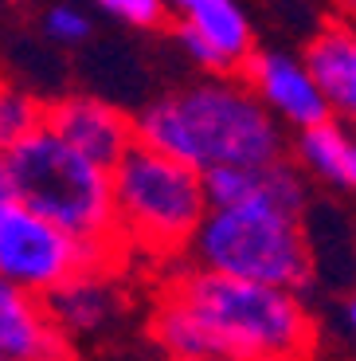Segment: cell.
Listing matches in <instances>:
<instances>
[{"label":"cell","instance_id":"1","mask_svg":"<svg viewBox=\"0 0 356 361\" xmlns=\"http://www.w3.org/2000/svg\"><path fill=\"white\" fill-rule=\"evenodd\" d=\"M149 334L169 357L310 361L317 318L302 290L184 263L160 290Z\"/></svg>","mask_w":356,"mask_h":361},{"label":"cell","instance_id":"2","mask_svg":"<svg viewBox=\"0 0 356 361\" xmlns=\"http://www.w3.org/2000/svg\"><path fill=\"white\" fill-rule=\"evenodd\" d=\"M137 142L196 165H267L286 157V126L243 75H212L169 90L134 114Z\"/></svg>","mask_w":356,"mask_h":361},{"label":"cell","instance_id":"3","mask_svg":"<svg viewBox=\"0 0 356 361\" xmlns=\"http://www.w3.org/2000/svg\"><path fill=\"white\" fill-rule=\"evenodd\" d=\"M8 173L12 197L36 208L39 216L67 228L106 259L125 252L110 165L75 149L51 126H39L8 149Z\"/></svg>","mask_w":356,"mask_h":361},{"label":"cell","instance_id":"4","mask_svg":"<svg viewBox=\"0 0 356 361\" xmlns=\"http://www.w3.org/2000/svg\"><path fill=\"white\" fill-rule=\"evenodd\" d=\"M114 200L125 247L153 259L188 255L192 235L212 212L204 173L145 142H134L114 165Z\"/></svg>","mask_w":356,"mask_h":361},{"label":"cell","instance_id":"5","mask_svg":"<svg viewBox=\"0 0 356 361\" xmlns=\"http://www.w3.org/2000/svg\"><path fill=\"white\" fill-rule=\"evenodd\" d=\"M184 259L290 290H310L313 283V247L302 212H290L270 200L212 208L200 232L192 235Z\"/></svg>","mask_w":356,"mask_h":361},{"label":"cell","instance_id":"6","mask_svg":"<svg viewBox=\"0 0 356 361\" xmlns=\"http://www.w3.org/2000/svg\"><path fill=\"white\" fill-rule=\"evenodd\" d=\"M87 267H106V255L51 224L24 200H0V275L32 295H51Z\"/></svg>","mask_w":356,"mask_h":361},{"label":"cell","instance_id":"7","mask_svg":"<svg viewBox=\"0 0 356 361\" xmlns=\"http://www.w3.org/2000/svg\"><path fill=\"white\" fill-rule=\"evenodd\" d=\"M239 75L250 82L258 99L270 106V114L282 122L286 130H310L317 122L337 118L329 94L321 90V82L313 79L305 55L274 51V47H255L247 55V63L239 67Z\"/></svg>","mask_w":356,"mask_h":361},{"label":"cell","instance_id":"8","mask_svg":"<svg viewBox=\"0 0 356 361\" xmlns=\"http://www.w3.org/2000/svg\"><path fill=\"white\" fill-rule=\"evenodd\" d=\"M44 126H51L75 149H82L87 157L110 165V169L137 142L134 114H125L122 106H114L106 99H94V94H63V99L47 102Z\"/></svg>","mask_w":356,"mask_h":361},{"label":"cell","instance_id":"9","mask_svg":"<svg viewBox=\"0 0 356 361\" xmlns=\"http://www.w3.org/2000/svg\"><path fill=\"white\" fill-rule=\"evenodd\" d=\"M0 350L16 361L71 357L67 334L51 322L44 295L16 287L4 275H0Z\"/></svg>","mask_w":356,"mask_h":361},{"label":"cell","instance_id":"10","mask_svg":"<svg viewBox=\"0 0 356 361\" xmlns=\"http://www.w3.org/2000/svg\"><path fill=\"white\" fill-rule=\"evenodd\" d=\"M305 63H310L313 79L321 82V90L329 94L337 118H345L356 110V16L329 20L317 36L305 44Z\"/></svg>","mask_w":356,"mask_h":361},{"label":"cell","instance_id":"11","mask_svg":"<svg viewBox=\"0 0 356 361\" xmlns=\"http://www.w3.org/2000/svg\"><path fill=\"white\" fill-rule=\"evenodd\" d=\"M44 302H47L51 322L67 338L94 334V330H102L117 314V290L106 279V267H87L79 275H71L51 295H44Z\"/></svg>","mask_w":356,"mask_h":361},{"label":"cell","instance_id":"12","mask_svg":"<svg viewBox=\"0 0 356 361\" xmlns=\"http://www.w3.org/2000/svg\"><path fill=\"white\" fill-rule=\"evenodd\" d=\"M180 24L196 32L215 55L227 75H239L247 55L255 51V32H250L247 12L235 0H177Z\"/></svg>","mask_w":356,"mask_h":361},{"label":"cell","instance_id":"13","mask_svg":"<svg viewBox=\"0 0 356 361\" xmlns=\"http://www.w3.org/2000/svg\"><path fill=\"white\" fill-rule=\"evenodd\" d=\"M348 149H352V134L341 126V118H329L310 130H298L290 157L305 169V177L325 180V185H345Z\"/></svg>","mask_w":356,"mask_h":361},{"label":"cell","instance_id":"14","mask_svg":"<svg viewBox=\"0 0 356 361\" xmlns=\"http://www.w3.org/2000/svg\"><path fill=\"white\" fill-rule=\"evenodd\" d=\"M47 102H39L32 90L16 87L12 79L0 75V149H12L16 142H24L32 130L44 126Z\"/></svg>","mask_w":356,"mask_h":361},{"label":"cell","instance_id":"15","mask_svg":"<svg viewBox=\"0 0 356 361\" xmlns=\"http://www.w3.org/2000/svg\"><path fill=\"white\" fill-rule=\"evenodd\" d=\"M204 185H208L212 208L243 204V200H267V165H215V169L204 173Z\"/></svg>","mask_w":356,"mask_h":361},{"label":"cell","instance_id":"16","mask_svg":"<svg viewBox=\"0 0 356 361\" xmlns=\"http://www.w3.org/2000/svg\"><path fill=\"white\" fill-rule=\"evenodd\" d=\"M98 4L110 12V16L122 20V24L141 27V32L165 27L169 16H172V8H177V4H169V0H98Z\"/></svg>","mask_w":356,"mask_h":361},{"label":"cell","instance_id":"17","mask_svg":"<svg viewBox=\"0 0 356 361\" xmlns=\"http://www.w3.org/2000/svg\"><path fill=\"white\" fill-rule=\"evenodd\" d=\"M44 36L59 47H79L90 39V16L75 4H55L44 12Z\"/></svg>","mask_w":356,"mask_h":361},{"label":"cell","instance_id":"18","mask_svg":"<svg viewBox=\"0 0 356 361\" xmlns=\"http://www.w3.org/2000/svg\"><path fill=\"white\" fill-rule=\"evenodd\" d=\"M12 197V173H8V149H0V200Z\"/></svg>","mask_w":356,"mask_h":361},{"label":"cell","instance_id":"19","mask_svg":"<svg viewBox=\"0 0 356 361\" xmlns=\"http://www.w3.org/2000/svg\"><path fill=\"white\" fill-rule=\"evenodd\" d=\"M345 189L356 192V134H352V149H348V165H345Z\"/></svg>","mask_w":356,"mask_h":361},{"label":"cell","instance_id":"20","mask_svg":"<svg viewBox=\"0 0 356 361\" xmlns=\"http://www.w3.org/2000/svg\"><path fill=\"white\" fill-rule=\"evenodd\" d=\"M341 314H345V326L356 334V295H348V298H345V310H341Z\"/></svg>","mask_w":356,"mask_h":361},{"label":"cell","instance_id":"21","mask_svg":"<svg viewBox=\"0 0 356 361\" xmlns=\"http://www.w3.org/2000/svg\"><path fill=\"white\" fill-rule=\"evenodd\" d=\"M169 361H227V357H169Z\"/></svg>","mask_w":356,"mask_h":361},{"label":"cell","instance_id":"22","mask_svg":"<svg viewBox=\"0 0 356 361\" xmlns=\"http://www.w3.org/2000/svg\"><path fill=\"white\" fill-rule=\"evenodd\" d=\"M36 361H71V357H36Z\"/></svg>","mask_w":356,"mask_h":361},{"label":"cell","instance_id":"23","mask_svg":"<svg viewBox=\"0 0 356 361\" xmlns=\"http://www.w3.org/2000/svg\"><path fill=\"white\" fill-rule=\"evenodd\" d=\"M345 4H348V12H352V16H356V0H345Z\"/></svg>","mask_w":356,"mask_h":361},{"label":"cell","instance_id":"24","mask_svg":"<svg viewBox=\"0 0 356 361\" xmlns=\"http://www.w3.org/2000/svg\"><path fill=\"white\" fill-rule=\"evenodd\" d=\"M348 126H352V130H356V110H352V114H348Z\"/></svg>","mask_w":356,"mask_h":361},{"label":"cell","instance_id":"25","mask_svg":"<svg viewBox=\"0 0 356 361\" xmlns=\"http://www.w3.org/2000/svg\"><path fill=\"white\" fill-rule=\"evenodd\" d=\"M0 361H16V357H8V353H4V350H0Z\"/></svg>","mask_w":356,"mask_h":361},{"label":"cell","instance_id":"26","mask_svg":"<svg viewBox=\"0 0 356 361\" xmlns=\"http://www.w3.org/2000/svg\"><path fill=\"white\" fill-rule=\"evenodd\" d=\"M172 4H177V0H172Z\"/></svg>","mask_w":356,"mask_h":361}]
</instances>
